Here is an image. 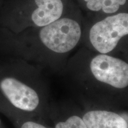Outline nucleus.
<instances>
[{"instance_id": "nucleus-5", "label": "nucleus", "mask_w": 128, "mask_h": 128, "mask_svg": "<svg viewBox=\"0 0 128 128\" xmlns=\"http://www.w3.org/2000/svg\"><path fill=\"white\" fill-rule=\"evenodd\" d=\"M38 8L32 14L31 19L34 26L39 28L58 20L63 12L61 0H35Z\"/></svg>"}, {"instance_id": "nucleus-2", "label": "nucleus", "mask_w": 128, "mask_h": 128, "mask_svg": "<svg viewBox=\"0 0 128 128\" xmlns=\"http://www.w3.org/2000/svg\"><path fill=\"white\" fill-rule=\"evenodd\" d=\"M0 90L14 108L34 116L46 117L50 101V87L44 71L26 62L23 76H4Z\"/></svg>"}, {"instance_id": "nucleus-8", "label": "nucleus", "mask_w": 128, "mask_h": 128, "mask_svg": "<svg viewBox=\"0 0 128 128\" xmlns=\"http://www.w3.org/2000/svg\"><path fill=\"white\" fill-rule=\"evenodd\" d=\"M0 123H1V120H0Z\"/></svg>"}, {"instance_id": "nucleus-7", "label": "nucleus", "mask_w": 128, "mask_h": 128, "mask_svg": "<svg viewBox=\"0 0 128 128\" xmlns=\"http://www.w3.org/2000/svg\"><path fill=\"white\" fill-rule=\"evenodd\" d=\"M20 128H49L44 124L37 122L36 120L28 119L25 120L22 125Z\"/></svg>"}, {"instance_id": "nucleus-3", "label": "nucleus", "mask_w": 128, "mask_h": 128, "mask_svg": "<svg viewBox=\"0 0 128 128\" xmlns=\"http://www.w3.org/2000/svg\"><path fill=\"white\" fill-rule=\"evenodd\" d=\"M128 34V14L122 12L108 16L92 25L88 39L98 54L111 55L120 40Z\"/></svg>"}, {"instance_id": "nucleus-6", "label": "nucleus", "mask_w": 128, "mask_h": 128, "mask_svg": "<svg viewBox=\"0 0 128 128\" xmlns=\"http://www.w3.org/2000/svg\"><path fill=\"white\" fill-rule=\"evenodd\" d=\"M88 8L94 12L103 10L107 14L116 12L120 6L125 4L126 0H84Z\"/></svg>"}, {"instance_id": "nucleus-1", "label": "nucleus", "mask_w": 128, "mask_h": 128, "mask_svg": "<svg viewBox=\"0 0 128 128\" xmlns=\"http://www.w3.org/2000/svg\"><path fill=\"white\" fill-rule=\"evenodd\" d=\"M62 74L82 108L126 110L128 63L121 58L79 53L68 59Z\"/></svg>"}, {"instance_id": "nucleus-4", "label": "nucleus", "mask_w": 128, "mask_h": 128, "mask_svg": "<svg viewBox=\"0 0 128 128\" xmlns=\"http://www.w3.org/2000/svg\"><path fill=\"white\" fill-rule=\"evenodd\" d=\"M81 116L88 128H128L126 110L83 108Z\"/></svg>"}]
</instances>
